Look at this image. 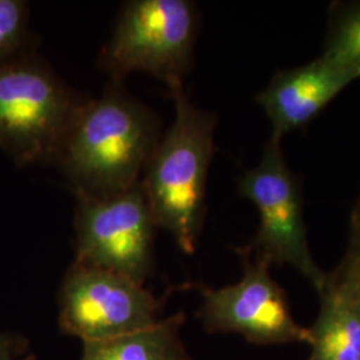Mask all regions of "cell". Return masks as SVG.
<instances>
[{"label":"cell","instance_id":"ba28073f","mask_svg":"<svg viewBox=\"0 0 360 360\" xmlns=\"http://www.w3.org/2000/svg\"><path fill=\"white\" fill-rule=\"evenodd\" d=\"M243 276L236 283L202 287L199 316L210 333L238 334L262 345L311 343L309 327L297 323L283 288L271 276L270 266L239 250Z\"/></svg>","mask_w":360,"mask_h":360},{"label":"cell","instance_id":"9c48e42d","mask_svg":"<svg viewBox=\"0 0 360 360\" xmlns=\"http://www.w3.org/2000/svg\"><path fill=\"white\" fill-rule=\"evenodd\" d=\"M359 77L324 56L307 65L276 72L257 102L269 117L271 139L306 127L335 98Z\"/></svg>","mask_w":360,"mask_h":360},{"label":"cell","instance_id":"9a60e30c","mask_svg":"<svg viewBox=\"0 0 360 360\" xmlns=\"http://www.w3.org/2000/svg\"><path fill=\"white\" fill-rule=\"evenodd\" d=\"M0 360H16L15 345L7 336H0Z\"/></svg>","mask_w":360,"mask_h":360},{"label":"cell","instance_id":"7a4b0ae2","mask_svg":"<svg viewBox=\"0 0 360 360\" xmlns=\"http://www.w3.org/2000/svg\"><path fill=\"white\" fill-rule=\"evenodd\" d=\"M175 119L144 168L141 184L158 229L169 232L184 254L196 251L206 219L208 169L217 116L198 108L184 87L169 91Z\"/></svg>","mask_w":360,"mask_h":360},{"label":"cell","instance_id":"52a82bcc","mask_svg":"<svg viewBox=\"0 0 360 360\" xmlns=\"http://www.w3.org/2000/svg\"><path fill=\"white\" fill-rule=\"evenodd\" d=\"M159 302L144 284L75 260L59 292V326L83 343L146 330L158 319Z\"/></svg>","mask_w":360,"mask_h":360},{"label":"cell","instance_id":"3957f363","mask_svg":"<svg viewBox=\"0 0 360 360\" xmlns=\"http://www.w3.org/2000/svg\"><path fill=\"white\" fill-rule=\"evenodd\" d=\"M86 102L34 49L0 65V150L19 167L56 165Z\"/></svg>","mask_w":360,"mask_h":360},{"label":"cell","instance_id":"7c38bea8","mask_svg":"<svg viewBox=\"0 0 360 360\" xmlns=\"http://www.w3.org/2000/svg\"><path fill=\"white\" fill-rule=\"evenodd\" d=\"M322 56L360 77V0L333 4Z\"/></svg>","mask_w":360,"mask_h":360},{"label":"cell","instance_id":"5bb4252c","mask_svg":"<svg viewBox=\"0 0 360 360\" xmlns=\"http://www.w3.org/2000/svg\"><path fill=\"white\" fill-rule=\"evenodd\" d=\"M330 275L335 283L343 285L360 297V196L349 218V239L342 263Z\"/></svg>","mask_w":360,"mask_h":360},{"label":"cell","instance_id":"8fae6325","mask_svg":"<svg viewBox=\"0 0 360 360\" xmlns=\"http://www.w3.org/2000/svg\"><path fill=\"white\" fill-rule=\"evenodd\" d=\"M183 315L115 339L83 343L80 360H191L179 338Z\"/></svg>","mask_w":360,"mask_h":360},{"label":"cell","instance_id":"5b68a950","mask_svg":"<svg viewBox=\"0 0 360 360\" xmlns=\"http://www.w3.org/2000/svg\"><path fill=\"white\" fill-rule=\"evenodd\" d=\"M239 193L259 212L257 235L245 252L270 267L291 266L319 295L328 274L311 254L300 186L285 162L282 142L270 138L260 162L240 176Z\"/></svg>","mask_w":360,"mask_h":360},{"label":"cell","instance_id":"4fadbf2b","mask_svg":"<svg viewBox=\"0 0 360 360\" xmlns=\"http://www.w3.org/2000/svg\"><path fill=\"white\" fill-rule=\"evenodd\" d=\"M30 6L25 0H0V65L31 50Z\"/></svg>","mask_w":360,"mask_h":360},{"label":"cell","instance_id":"6da1fadb","mask_svg":"<svg viewBox=\"0 0 360 360\" xmlns=\"http://www.w3.org/2000/svg\"><path fill=\"white\" fill-rule=\"evenodd\" d=\"M160 138L154 111L112 82L99 99L86 102L56 166L77 196L110 198L141 181Z\"/></svg>","mask_w":360,"mask_h":360},{"label":"cell","instance_id":"277c9868","mask_svg":"<svg viewBox=\"0 0 360 360\" xmlns=\"http://www.w3.org/2000/svg\"><path fill=\"white\" fill-rule=\"evenodd\" d=\"M198 30V7L190 0H131L101 62L117 84L141 71L176 90L193 65Z\"/></svg>","mask_w":360,"mask_h":360},{"label":"cell","instance_id":"30bf717a","mask_svg":"<svg viewBox=\"0 0 360 360\" xmlns=\"http://www.w3.org/2000/svg\"><path fill=\"white\" fill-rule=\"evenodd\" d=\"M311 333L309 360H360V297L327 279Z\"/></svg>","mask_w":360,"mask_h":360},{"label":"cell","instance_id":"8992f818","mask_svg":"<svg viewBox=\"0 0 360 360\" xmlns=\"http://www.w3.org/2000/svg\"><path fill=\"white\" fill-rule=\"evenodd\" d=\"M77 262L144 284L154 271V217L141 181L110 198L77 196Z\"/></svg>","mask_w":360,"mask_h":360}]
</instances>
